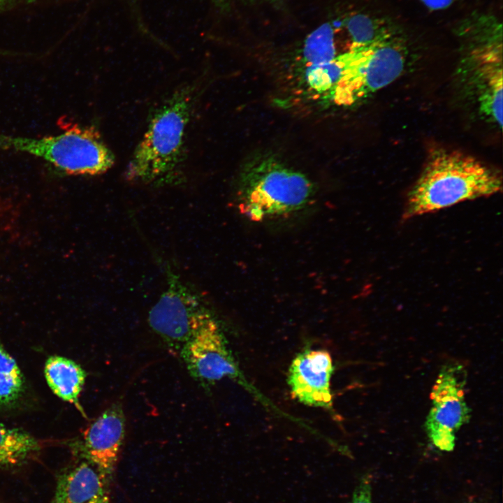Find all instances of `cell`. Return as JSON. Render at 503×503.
<instances>
[{
  "mask_svg": "<svg viewBox=\"0 0 503 503\" xmlns=\"http://www.w3.org/2000/svg\"><path fill=\"white\" fill-rule=\"evenodd\" d=\"M195 92L191 85L183 87L154 111L126 167V179L153 184H170L179 179Z\"/></svg>",
  "mask_w": 503,
  "mask_h": 503,
  "instance_id": "obj_1",
  "label": "cell"
},
{
  "mask_svg": "<svg viewBox=\"0 0 503 503\" xmlns=\"http://www.w3.org/2000/svg\"><path fill=\"white\" fill-rule=\"evenodd\" d=\"M501 189L500 175L476 158L458 151H436L409 194L404 217L492 196Z\"/></svg>",
  "mask_w": 503,
  "mask_h": 503,
  "instance_id": "obj_2",
  "label": "cell"
},
{
  "mask_svg": "<svg viewBox=\"0 0 503 503\" xmlns=\"http://www.w3.org/2000/svg\"><path fill=\"white\" fill-rule=\"evenodd\" d=\"M314 196V185L306 175L272 157H263L241 173L237 202L241 214L263 221L303 210Z\"/></svg>",
  "mask_w": 503,
  "mask_h": 503,
  "instance_id": "obj_3",
  "label": "cell"
},
{
  "mask_svg": "<svg viewBox=\"0 0 503 503\" xmlns=\"http://www.w3.org/2000/svg\"><path fill=\"white\" fill-rule=\"evenodd\" d=\"M0 149L37 156L68 175H101L115 163V156L99 132L78 124L59 135L38 138L0 133Z\"/></svg>",
  "mask_w": 503,
  "mask_h": 503,
  "instance_id": "obj_4",
  "label": "cell"
},
{
  "mask_svg": "<svg viewBox=\"0 0 503 503\" xmlns=\"http://www.w3.org/2000/svg\"><path fill=\"white\" fill-rule=\"evenodd\" d=\"M347 54L343 73L330 92L339 105H351L388 86L404 68L402 47L391 37L351 47Z\"/></svg>",
  "mask_w": 503,
  "mask_h": 503,
  "instance_id": "obj_5",
  "label": "cell"
},
{
  "mask_svg": "<svg viewBox=\"0 0 503 503\" xmlns=\"http://www.w3.org/2000/svg\"><path fill=\"white\" fill-rule=\"evenodd\" d=\"M474 46L467 59L472 67L480 110L502 128V24L490 16H474L460 27Z\"/></svg>",
  "mask_w": 503,
  "mask_h": 503,
  "instance_id": "obj_6",
  "label": "cell"
},
{
  "mask_svg": "<svg viewBox=\"0 0 503 503\" xmlns=\"http://www.w3.org/2000/svg\"><path fill=\"white\" fill-rule=\"evenodd\" d=\"M213 316L202 298L174 272H167V286L149 312L152 329L175 350Z\"/></svg>",
  "mask_w": 503,
  "mask_h": 503,
  "instance_id": "obj_7",
  "label": "cell"
},
{
  "mask_svg": "<svg viewBox=\"0 0 503 503\" xmlns=\"http://www.w3.org/2000/svg\"><path fill=\"white\" fill-rule=\"evenodd\" d=\"M467 377L464 365L452 361L442 365L433 385L425 427L430 441L440 451L453 450L456 432L469 420L465 391Z\"/></svg>",
  "mask_w": 503,
  "mask_h": 503,
  "instance_id": "obj_8",
  "label": "cell"
},
{
  "mask_svg": "<svg viewBox=\"0 0 503 503\" xmlns=\"http://www.w3.org/2000/svg\"><path fill=\"white\" fill-rule=\"evenodd\" d=\"M180 353L191 376L201 382L212 383L237 374L236 365L214 316L182 345Z\"/></svg>",
  "mask_w": 503,
  "mask_h": 503,
  "instance_id": "obj_9",
  "label": "cell"
},
{
  "mask_svg": "<svg viewBox=\"0 0 503 503\" xmlns=\"http://www.w3.org/2000/svg\"><path fill=\"white\" fill-rule=\"evenodd\" d=\"M333 372V361L328 351L308 349L300 353L289 370L288 383L293 395L307 405L330 408Z\"/></svg>",
  "mask_w": 503,
  "mask_h": 503,
  "instance_id": "obj_10",
  "label": "cell"
},
{
  "mask_svg": "<svg viewBox=\"0 0 503 503\" xmlns=\"http://www.w3.org/2000/svg\"><path fill=\"white\" fill-rule=\"evenodd\" d=\"M125 435L121 407L105 409L85 431L80 452L109 479L115 470Z\"/></svg>",
  "mask_w": 503,
  "mask_h": 503,
  "instance_id": "obj_11",
  "label": "cell"
},
{
  "mask_svg": "<svg viewBox=\"0 0 503 503\" xmlns=\"http://www.w3.org/2000/svg\"><path fill=\"white\" fill-rule=\"evenodd\" d=\"M109 479L87 460L58 477L50 503H110Z\"/></svg>",
  "mask_w": 503,
  "mask_h": 503,
  "instance_id": "obj_12",
  "label": "cell"
},
{
  "mask_svg": "<svg viewBox=\"0 0 503 503\" xmlns=\"http://www.w3.org/2000/svg\"><path fill=\"white\" fill-rule=\"evenodd\" d=\"M44 373L52 391L82 411L78 399L86 379L83 368L71 359L55 355L47 359Z\"/></svg>",
  "mask_w": 503,
  "mask_h": 503,
  "instance_id": "obj_13",
  "label": "cell"
},
{
  "mask_svg": "<svg viewBox=\"0 0 503 503\" xmlns=\"http://www.w3.org/2000/svg\"><path fill=\"white\" fill-rule=\"evenodd\" d=\"M40 449L38 441L29 432L0 423V468L20 465Z\"/></svg>",
  "mask_w": 503,
  "mask_h": 503,
  "instance_id": "obj_14",
  "label": "cell"
},
{
  "mask_svg": "<svg viewBox=\"0 0 503 503\" xmlns=\"http://www.w3.org/2000/svg\"><path fill=\"white\" fill-rule=\"evenodd\" d=\"M25 391L24 376L15 360L0 340V407L17 404Z\"/></svg>",
  "mask_w": 503,
  "mask_h": 503,
  "instance_id": "obj_15",
  "label": "cell"
},
{
  "mask_svg": "<svg viewBox=\"0 0 503 503\" xmlns=\"http://www.w3.org/2000/svg\"><path fill=\"white\" fill-rule=\"evenodd\" d=\"M334 27L330 24H325L308 36L301 59L305 68L329 61L338 55Z\"/></svg>",
  "mask_w": 503,
  "mask_h": 503,
  "instance_id": "obj_16",
  "label": "cell"
},
{
  "mask_svg": "<svg viewBox=\"0 0 503 503\" xmlns=\"http://www.w3.org/2000/svg\"><path fill=\"white\" fill-rule=\"evenodd\" d=\"M347 52L332 60L305 69V81L309 89L319 94L329 93L339 81L347 62Z\"/></svg>",
  "mask_w": 503,
  "mask_h": 503,
  "instance_id": "obj_17",
  "label": "cell"
},
{
  "mask_svg": "<svg viewBox=\"0 0 503 503\" xmlns=\"http://www.w3.org/2000/svg\"><path fill=\"white\" fill-rule=\"evenodd\" d=\"M346 27L352 40V47L365 45L391 37L388 30L368 16L356 15L350 17Z\"/></svg>",
  "mask_w": 503,
  "mask_h": 503,
  "instance_id": "obj_18",
  "label": "cell"
},
{
  "mask_svg": "<svg viewBox=\"0 0 503 503\" xmlns=\"http://www.w3.org/2000/svg\"><path fill=\"white\" fill-rule=\"evenodd\" d=\"M348 503H372V485L370 477H363L355 489Z\"/></svg>",
  "mask_w": 503,
  "mask_h": 503,
  "instance_id": "obj_19",
  "label": "cell"
},
{
  "mask_svg": "<svg viewBox=\"0 0 503 503\" xmlns=\"http://www.w3.org/2000/svg\"><path fill=\"white\" fill-rule=\"evenodd\" d=\"M431 10H441L449 7L454 0H420Z\"/></svg>",
  "mask_w": 503,
  "mask_h": 503,
  "instance_id": "obj_20",
  "label": "cell"
},
{
  "mask_svg": "<svg viewBox=\"0 0 503 503\" xmlns=\"http://www.w3.org/2000/svg\"><path fill=\"white\" fill-rule=\"evenodd\" d=\"M16 4V0H0V12L10 8Z\"/></svg>",
  "mask_w": 503,
  "mask_h": 503,
  "instance_id": "obj_21",
  "label": "cell"
},
{
  "mask_svg": "<svg viewBox=\"0 0 503 503\" xmlns=\"http://www.w3.org/2000/svg\"><path fill=\"white\" fill-rule=\"evenodd\" d=\"M223 1H232V0H223ZM238 1H252V0H238Z\"/></svg>",
  "mask_w": 503,
  "mask_h": 503,
  "instance_id": "obj_22",
  "label": "cell"
},
{
  "mask_svg": "<svg viewBox=\"0 0 503 503\" xmlns=\"http://www.w3.org/2000/svg\"><path fill=\"white\" fill-rule=\"evenodd\" d=\"M469 503H476V502H469Z\"/></svg>",
  "mask_w": 503,
  "mask_h": 503,
  "instance_id": "obj_23",
  "label": "cell"
}]
</instances>
